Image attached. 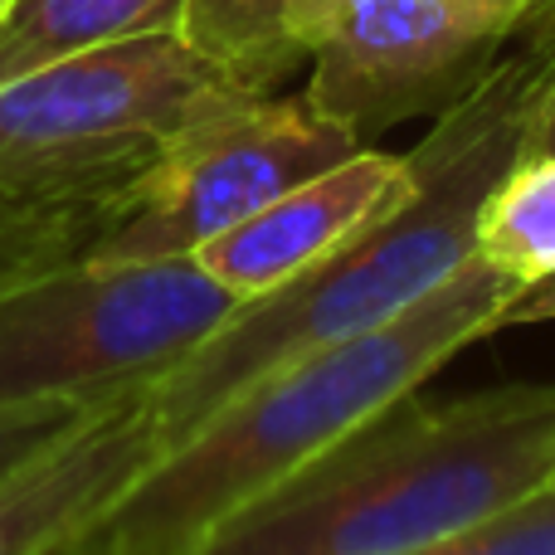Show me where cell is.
I'll return each mask as SVG.
<instances>
[{
	"label": "cell",
	"instance_id": "277c9868",
	"mask_svg": "<svg viewBox=\"0 0 555 555\" xmlns=\"http://www.w3.org/2000/svg\"><path fill=\"white\" fill-rule=\"evenodd\" d=\"M249 93L181 29L117 39L0 83V195L39 210H93L162 152L166 137Z\"/></svg>",
	"mask_w": 555,
	"mask_h": 555
},
{
	"label": "cell",
	"instance_id": "9a60e30c",
	"mask_svg": "<svg viewBox=\"0 0 555 555\" xmlns=\"http://www.w3.org/2000/svg\"><path fill=\"white\" fill-rule=\"evenodd\" d=\"M555 317V278L537 287H521L517 297H512L507 317H502V326H527V322H551Z\"/></svg>",
	"mask_w": 555,
	"mask_h": 555
},
{
	"label": "cell",
	"instance_id": "ba28073f",
	"mask_svg": "<svg viewBox=\"0 0 555 555\" xmlns=\"http://www.w3.org/2000/svg\"><path fill=\"white\" fill-rule=\"evenodd\" d=\"M410 156L361 146L210 240L195 254V263L240 302H249L341 249L371 220H380L410 191Z\"/></svg>",
	"mask_w": 555,
	"mask_h": 555
},
{
	"label": "cell",
	"instance_id": "8fae6325",
	"mask_svg": "<svg viewBox=\"0 0 555 555\" xmlns=\"http://www.w3.org/2000/svg\"><path fill=\"white\" fill-rule=\"evenodd\" d=\"M185 0H10L0 15V83L117 39L181 25Z\"/></svg>",
	"mask_w": 555,
	"mask_h": 555
},
{
	"label": "cell",
	"instance_id": "52a82bcc",
	"mask_svg": "<svg viewBox=\"0 0 555 555\" xmlns=\"http://www.w3.org/2000/svg\"><path fill=\"white\" fill-rule=\"evenodd\" d=\"M521 35H555L527 0H341L302 98L371 146L410 117L459 107Z\"/></svg>",
	"mask_w": 555,
	"mask_h": 555
},
{
	"label": "cell",
	"instance_id": "7c38bea8",
	"mask_svg": "<svg viewBox=\"0 0 555 555\" xmlns=\"http://www.w3.org/2000/svg\"><path fill=\"white\" fill-rule=\"evenodd\" d=\"M473 254L517 287L555 278V146H527L478 210Z\"/></svg>",
	"mask_w": 555,
	"mask_h": 555
},
{
	"label": "cell",
	"instance_id": "2e32d148",
	"mask_svg": "<svg viewBox=\"0 0 555 555\" xmlns=\"http://www.w3.org/2000/svg\"><path fill=\"white\" fill-rule=\"evenodd\" d=\"M527 146H555V54L546 64V78H541L537 107H531V137Z\"/></svg>",
	"mask_w": 555,
	"mask_h": 555
},
{
	"label": "cell",
	"instance_id": "9c48e42d",
	"mask_svg": "<svg viewBox=\"0 0 555 555\" xmlns=\"http://www.w3.org/2000/svg\"><path fill=\"white\" fill-rule=\"evenodd\" d=\"M162 459L146 390L107 400L0 482V555L74 546Z\"/></svg>",
	"mask_w": 555,
	"mask_h": 555
},
{
	"label": "cell",
	"instance_id": "4fadbf2b",
	"mask_svg": "<svg viewBox=\"0 0 555 555\" xmlns=\"http://www.w3.org/2000/svg\"><path fill=\"white\" fill-rule=\"evenodd\" d=\"M404 555H555V478Z\"/></svg>",
	"mask_w": 555,
	"mask_h": 555
},
{
	"label": "cell",
	"instance_id": "3957f363",
	"mask_svg": "<svg viewBox=\"0 0 555 555\" xmlns=\"http://www.w3.org/2000/svg\"><path fill=\"white\" fill-rule=\"evenodd\" d=\"M555 478V380L404 395L191 555H404Z\"/></svg>",
	"mask_w": 555,
	"mask_h": 555
},
{
	"label": "cell",
	"instance_id": "5bb4252c",
	"mask_svg": "<svg viewBox=\"0 0 555 555\" xmlns=\"http://www.w3.org/2000/svg\"><path fill=\"white\" fill-rule=\"evenodd\" d=\"M98 404H68V400H25V404H0V482L29 463L39 449L64 439L74 424H83Z\"/></svg>",
	"mask_w": 555,
	"mask_h": 555
},
{
	"label": "cell",
	"instance_id": "5b68a950",
	"mask_svg": "<svg viewBox=\"0 0 555 555\" xmlns=\"http://www.w3.org/2000/svg\"><path fill=\"white\" fill-rule=\"evenodd\" d=\"M240 307L195 259H68L0 287V404L156 385Z\"/></svg>",
	"mask_w": 555,
	"mask_h": 555
},
{
	"label": "cell",
	"instance_id": "7a4b0ae2",
	"mask_svg": "<svg viewBox=\"0 0 555 555\" xmlns=\"http://www.w3.org/2000/svg\"><path fill=\"white\" fill-rule=\"evenodd\" d=\"M517 293L507 273L473 254L410 312L244 385L59 555H191L473 341L502 332Z\"/></svg>",
	"mask_w": 555,
	"mask_h": 555
},
{
	"label": "cell",
	"instance_id": "ac0fdd59",
	"mask_svg": "<svg viewBox=\"0 0 555 555\" xmlns=\"http://www.w3.org/2000/svg\"><path fill=\"white\" fill-rule=\"evenodd\" d=\"M5 5H10V0H0V15H5Z\"/></svg>",
	"mask_w": 555,
	"mask_h": 555
},
{
	"label": "cell",
	"instance_id": "30bf717a",
	"mask_svg": "<svg viewBox=\"0 0 555 555\" xmlns=\"http://www.w3.org/2000/svg\"><path fill=\"white\" fill-rule=\"evenodd\" d=\"M341 0H185L181 39L249 93H273L312 64Z\"/></svg>",
	"mask_w": 555,
	"mask_h": 555
},
{
	"label": "cell",
	"instance_id": "8992f818",
	"mask_svg": "<svg viewBox=\"0 0 555 555\" xmlns=\"http://www.w3.org/2000/svg\"><path fill=\"white\" fill-rule=\"evenodd\" d=\"M361 152L307 98L234 93L166 137L107 201L83 259H195L297 181Z\"/></svg>",
	"mask_w": 555,
	"mask_h": 555
},
{
	"label": "cell",
	"instance_id": "e0dca14e",
	"mask_svg": "<svg viewBox=\"0 0 555 555\" xmlns=\"http://www.w3.org/2000/svg\"><path fill=\"white\" fill-rule=\"evenodd\" d=\"M527 5H531V10H537V15H541V20H551V25H555V0H527Z\"/></svg>",
	"mask_w": 555,
	"mask_h": 555
},
{
	"label": "cell",
	"instance_id": "6da1fadb",
	"mask_svg": "<svg viewBox=\"0 0 555 555\" xmlns=\"http://www.w3.org/2000/svg\"><path fill=\"white\" fill-rule=\"evenodd\" d=\"M551 54L555 35H531L527 54L502 59L488 83L434 117L429 137L404 152L414 181L380 220H371L312 269L278 283L273 293L240 302L176 371L146 385L162 453L176 449L244 385L410 312L473 259L482 201L527 152L531 107Z\"/></svg>",
	"mask_w": 555,
	"mask_h": 555
}]
</instances>
